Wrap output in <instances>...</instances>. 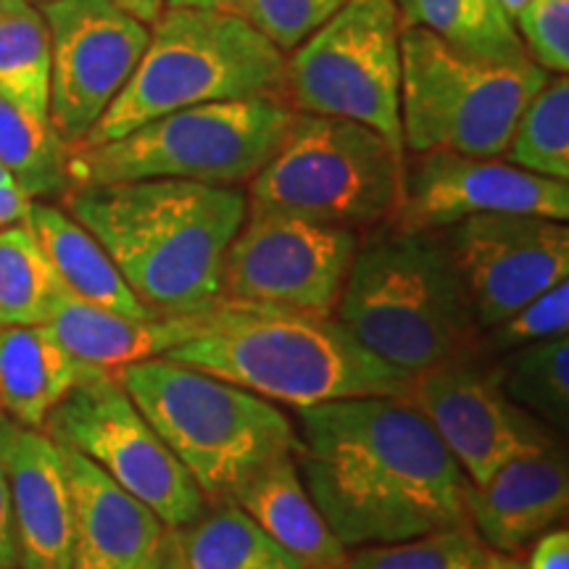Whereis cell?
<instances>
[{
  "label": "cell",
  "mask_w": 569,
  "mask_h": 569,
  "mask_svg": "<svg viewBox=\"0 0 569 569\" xmlns=\"http://www.w3.org/2000/svg\"><path fill=\"white\" fill-rule=\"evenodd\" d=\"M296 411L303 486L346 549L472 528V482L407 398H340Z\"/></svg>",
  "instance_id": "1"
},
{
  "label": "cell",
  "mask_w": 569,
  "mask_h": 569,
  "mask_svg": "<svg viewBox=\"0 0 569 569\" xmlns=\"http://www.w3.org/2000/svg\"><path fill=\"white\" fill-rule=\"evenodd\" d=\"M61 201L153 315H206L222 303L227 248L248 217V196L238 184H80Z\"/></svg>",
  "instance_id": "2"
},
{
  "label": "cell",
  "mask_w": 569,
  "mask_h": 569,
  "mask_svg": "<svg viewBox=\"0 0 569 569\" xmlns=\"http://www.w3.org/2000/svg\"><path fill=\"white\" fill-rule=\"evenodd\" d=\"M163 359L293 409L340 398H407L411 388V375L377 359L336 317L274 306L219 303Z\"/></svg>",
  "instance_id": "3"
},
{
  "label": "cell",
  "mask_w": 569,
  "mask_h": 569,
  "mask_svg": "<svg viewBox=\"0 0 569 569\" xmlns=\"http://www.w3.org/2000/svg\"><path fill=\"white\" fill-rule=\"evenodd\" d=\"M336 319L407 375L478 356L482 330L438 230L375 227L359 238Z\"/></svg>",
  "instance_id": "4"
},
{
  "label": "cell",
  "mask_w": 569,
  "mask_h": 569,
  "mask_svg": "<svg viewBox=\"0 0 569 569\" xmlns=\"http://www.w3.org/2000/svg\"><path fill=\"white\" fill-rule=\"evenodd\" d=\"M284 53L240 13L163 9L146 51L103 117L74 148H92L190 106L280 98Z\"/></svg>",
  "instance_id": "5"
},
{
  "label": "cell",
  "mask_w": 569,
  "mask_h": 569,
  "mask_svg": "<svg viewBox=\"0 0 569 569\" xmlns=\"http://www.w3.org/2000/svg\"><path fill=\"white\" fill-rule=\"evenodd\" d=\"M117 377L206 501L230 496L256 469L301 448L298 427L277 403L201 369L159 356Z\"/></svg>",
  "instance_id": "6"
},
{
  "label": "cell",
  "mask_w": 569,
  "mask_h": 569,
  "mask_svg": "<svg viewBox=\"0 0 569 569\" xmlns=\"http://www.w3.org/2000/svg\"><path fill=\"white\" fill-rule=\"evenodd\" d=\"M293 109L282 98L190 106L92 148L69 146L71 188L140 180L243 184L277 151Z\"/></svg>",
  "instance_id": "7"
},
{
  "label": "cell",
  "mask_w": 569,
  "mask_h": 569,
  "mask_svg": "<svg viewBox=\"0 0 569 569\" xmlns=\"http://www.w3.org/2000/svg\"><path fill=\"white\" fill-rule=\"evenodd\" d=\"M403 163L365 124L293 111L277 151L248 180V209L375 230L401 206Z\"/></svg>",
  "instance_id": "8"
},
{
  "label": "cell",
  "mask_w": 569,
  "mask_h": 569,
  "mask_svg": "<svg viewBox=\"0 0 569 569\" xmlns=\"http://www.w3.org/2000/svg\"><path fill=\"white\" fill-rule=\"evenodd\" d=\"M546 80L549 71L532 59H478L422 27H401L403 148L501 159L519 113Z\"/></svg>",
  "instance_id": "9"
},
{
  "label": "cell",
  "mask_w": 569,
  "mask_h": 569,
  "mask_svg": "<svg viewBox=\"0 0 569 569\" xmlns=\"http://www.w3.org/2000/svg\"><path fill=\"white\" fill-rule=\"evenodd\" d=\"M401 17L396 0H348L293 48L284 84L296 111L351 119L407 159L401 130Z\"/></svg>",
  "instance_id": "10"
},
{
  "label": "cell",
  "mask_w": 569,
  "mask_h": 569,
  "mask_svg": "<svg viewBox=\"0 0 569 569\" xmlns=\"http://www.w3.org/2000/svg\"><path fill=\"white\" fill-rule=\"evenodd\" d=\"M42 432L101 467L117 486L146 503L167 530L190 525L209 503L134 407L117 372L84 369L77 386L48 415Z\"/></svg>",
  "instance_id": "11"
},
{
  "label": "cell",
  "mask_w": 569,
  "mask_h": 569,
  "mask_svg": "<svg viewBox=\"0 0 569 569\" xmlns=\"http://www.w3.org/2000/svg\"><path fill=\"white\" fill-rule=\"evenodd\" d=\"M359 248V232L248 209L222 269V303L274 306L332 317Z\"/></svg>",
  "instance_id": "12"
},
{
  "label": "cell",
  "mask_w": 569,
  "mask_h": 569,
  "mask_svg": "<svg viewBox=\"0 0 569 569\" xmlns=\"http://www.w3.org/2000/svg\"><path fill=\"white\" fill-rule=\"evenodd\" d=\"M40 11L51 34L48 119L59 138L74 146L132 77L151 27L113 0H51Z\"/></svg>",
  "instance_id": "13"
},
{
  "label": "cell",
  "mask_w": 569,
  "mask_h": 569,
  "mask_svg": "<svg viewBox=\"0 0 569 569\" xmlns=\"http://www.w3.org/2000/svg\"><path fill=\"white\" fill-rule=\"evenodd\" d=\"M407 401L430 422L472 486L522 453L557 443L549 427L503 393L496 365L478 356L411 377Z\"/></svg>",
  "instance_id": "14"
},
{
  "label": "cell",
  "mask_w": 569,
  "mask_h": 569,
  "mask_svg": "<svg viewBox=\"0 0 569 569\" xmlns=\"http://www.w3.org/2000/svg\"><path fill=\"white\" fill-rule=\"evenodd\" d=\"M480 330L569 277V230L538 213H478L438 230Z\"/></svg>",
  "instance_id": "15"
},
{
  "label": "cell",
  "mask_w": 569,
  "mask_h": 569,
  "mask_svg": "<svg viewBox=\"0 0 569 569\" xmlns=\"http://www.w3.org/2000/svg\"><path fill=\"white\" fill-rule=\"evenodd\" d=\"M478 213H538L569 219V182L538 177L501 159L451 151L407 153L403 198L388 224L446 230Z\"/></svg>",
  "instance_id": "16"
},
{
  "label": "cell",
  "mask_w": 569,
  "mask_h": 569,
  "mask_svg": "<svg viewBox=\"0 0 569 569\" xmlns=\"http://www.w3.org/2000/svg\"><path fill=\"white\" fill-rule=\"evenodd\" d=\"M61 453L74 503L69 569L159 567L167 543L161 519L82 453L67 446H61Z\"/></svg>",
  "instance_id": "17"
},
{
  "label": "cell",
  "mask_w": 569,
  "mask_h": 569,
  "mask_svg": "<svg viewBox=\"0 0 569 569\" xmlns=\"http://www.w3.org/2000/svg\"><path fill=\"white\" fill-rule=\"evenodd\" d=\"M569 475L553 443L496 469L469 493V525L496 553L515 557L567 517Z\"/></svg>",
  "instance_id": "18"
},
{
  "label": "cell",
  "mask_w": 569,
  "mask_h": 569,
  "mask_svg": "<svg viewBox=\"0 0 569 569\" xmlns=\"http://www.w3.org/2000/svg\"><path fill=\"white\" fill-rule=\"evenodd\" d=\"M9 469L19 569H69L74 503L61 446L17 425Z\"/></svg>",
  "instance_id": "19"
},
{
  "label": "cell",
  "mask_w": 569,
  "mask_h": 569,
  "mask_svg": "<svg viewBox=\"0 0 569 569\" xmlns=\"http://www.w3.org/2000/svg\"><path fill=\"white\" fill-rule=\"evenodd\" d=\"M206 315L138 319L82 301L71 290L61 288L46 325L74 356L77 365L101 372H119L138 361L159 359L190 340L203 327Z\"/></svg>",
  "instance_id": "20"
},
{
  "label": "cell",
  "mask_w": 569,
  "mask_h": 569,
  "mask_svg": "<svg viewBox=\"0 0 569 569\" xmlns=\"http://www.w3.org/2000/svg\"><path fill=\"white\" fill-rule=\"evenodd\" d=\"M230 498L267 536L293 553L303 569L346 567L348 549L336 538L315 498L306 490L293 453H284L256 469L232 488Z\"/></svg>",
  "instance_id": "21"
},
{
  "label": "cell",
  "mask_w": 569,
  "mask_h": 569,
  "mask_svg": "<svg viewBox=\"0 0 569 569\" xmlns=\"http://www.w3.org/2000/svg\"><path fill=\"white\" fill-rule=\"evenodd\" d=\"M84 369L48 325H0V409L17 425L42 430Z\"/></svg>",
  "instance_id": "22"
},
{
  "label": "cell",
  "mask_w": 569,
  "mask_h": 569,
  "mask_svg": "<svg viewBox=\"0 0 569 569\" xmlns=\"http://www.w3.org/2000/svg\"><path fill=\"white\" fill-rule=\"evenodd\" d=\"M30 224L38 234L42 251L48 253L51 264L63 282L82 301L103 306L117 315L151 319L159 317L138 301L122 272L84 227L71 219L61 206L32 201Z\"/></svg>",
  "instance_id": "23"
},
{
  "label": "cell",
  "mask_w": 569,
  "mask_h": 569,
  "mask_svg": "<svg viewBox=\"0 0 569 569\" xmlns=\"http://www.w3.org/2000/svg\"><path fill=\"white\" fill-rule=\"evenodd\" d=\"M169 543L188 569H303L230 496L213 498L201 517L169 530Z\"/></svg>",
  "instance_id": "24"
},
{
  "label": "cell",
  "mask_w": 569,
  "mask_h": 569,
  "mask_svg": "<svg viewBox=\"0 0 569 569\" xmlns=\"http://www.w3.org/2000/svg\"><path fill=\"white\" fill-rule=\"evenodd\" d=\"M396 9L407 27H422L461 53L503 63L530 59L498 0H396Z\"/></svg>",
  "instance_id": "25"
},
{
  "label": "cell",
  "mask_w": 569,
  "mask_h": 569,
  "mask_svg": "<svg viewBox=\"0 0 569 569\" xmlns=\"http://www.w3.org/2000/svg\"><path fill=\"white\" fill-rule=\"evenodd\" d=\"M0 92L19 109L51 122V34L32 0L0 3Z\"/></svg>",
  "instance_id": "26"
},
{
  "label": "cell",
  "mask_w": 569,
  "mask_h": 569,
  "mask_svg": "<svg viewBox=\"0 0 569 569\" xmlns=\"http://www.w3.org/2000/svg\"><path fill=\"white\" fill-rule=\"evenodd\" d=\"M67 159L69 146L51 122L19 109L0 92V169L32 201L67 193L71 188Z\"/></svg>",
  "instance_id": "27"
},
{
  "label": "cell",
  "mask_w": 569,
  "mask_h": 569,
  "mask_svg": "<svg viewBox=\"0 0 569 569\" xmlns=\"http://www.w3.org/2000/svg\"><path fill=\"white\" fill-rule=\"evenodd\" d=\"M503 393L528 415L567 432L569 425V338L553 336L503 353L496 365Z\"/></svg>",
  "instance_id": "28"
},
{
  "label": "cell",
  "mask_w": 569,
  "mask_h": 569,
  "mask_svg": "<svg viewBox=\"0 0 569 569\" xmlns=\"http://www.w3.org/2000/svg\"><path fill=\"white\" fill-rule=\"evenodd\" d=\"M61 288L30 219L0 230V325H46Z\"/></svg>",
  "instance_id": "29"
},
{
  "label": "cell",
  "mask_w": 569,
  "mask_h": 569,
  "mask_svg": "<svg viewBox=\"0 0 569 569\" xmlns=\"http://www.w3.org/2000/svg\"><path fill=\"white\" fill-rule=\"evenodd\" d=\"M503 161L549 180L569 182V80L549 74L519 113Z\"/></svg>",
  "instance_id": "30"
},
{
  "label": "cell",
  "mask_w": 569,
  "mask_h": 569,
  "mask_svg": "<svg viewBox=\"0 0 569 569\" xmlns=\"http://www.w3.org/2000/svg\"><path fill=\"white\" fill-rule=\"evenodd\" d=\"M493 553L472 528H448L396 543L359 546L343 569H488Z\"/></svg>",
  "instance_id": "31"
},
{
  "label": "cell",
  "mask_w": 569,
  "mask_h": 569,
  "mask_svg": "<svg viewBox=\"0 0 569 569\" xmlns=\"http://www.w3.org/2000/svg\"><path fill=\"white\" fill-rule=\"evenodd\" d=\"M569 332V280L553 284L543 293L522 303L515 315L482 332V348L493 353H509L515 348L538 340L567 336Z\"/></svg>",
  "instance_id": "32"
},
{
  "label": "cell",
  "mask_w": 569,
  "mask_h": 569,
  "mask_svg": "<svg viewBox=\"0 0 569 569\" xmlns=\"http://www.w3.org/2000/svg\"><path fill=\"white\" fill-rule=\"evenodd\" d=\"M348 0H243L246 17L277 51H293L330 21Z\"/></svg>",
  "instance_id": "33"
},
{
  "label": "cell",
  "mask_w": 569,
  "mask_h": 569,
  "mask_svg": "<svg viewBox=\"0 0 569 569\" xmlns=\"http://www.w3.org/2000/svg\"><path fill=\"white\" fill-rule=\"evenodd\" d=\"M525 51L549 74L569 71V0H530L515 19Z\"/></svg>",
  "instance_id": "34"
},
{
  "label": "cell",
  "mask_w": 569,
  "mask_h": 569,
  "mask_svg": "<svg viewBox=\"0 0 569 569\" xmlns=\"http://www.w3.org/2000/svg\"><path fill=\"white\" fill-rule=\"evenodd\" d=\"M17 422L0 409V569H19L17 528H13V501H11V443Z\"/></svg>",
  "instance_id": "35"
},
{
  "label": "cell",
  "mask_w": 569,
  "mask_h": 569,
  "mask_svg": "<svg viewBox=\"0 0 569 569\" xmlns=\"http://www.w3.org/2000/svg\"><path fill=\"white\" fill-rule=\"evenodd\" d=\"M528 569H569V532L565 528L546 530L532 540Z\"/></svg>",
  "instance_id": "36"
},
{
  "label": "cell",
  "mask_w": 569,
  "mask_h": 569,
  "mask_svg": "<svg viewBox=\"0 0 569 569\" xmlns=\"http://www.w3.org/2000/svg\"><path fill=\"white\" fill-rule=\"evenodd\" d=\"M32 198L17 182H0V230L30 219Z\"/></svg>",
  "instance_id": "37"
},
{
  "label": "cell",
  "mask_w": 569,
  "mask_h": 569,
  "mask_svg": "<svg viewBox=\"0 0 569 569\" xmlns=\"http://www.w3.org/2000/svg\"><path fill=\"white\" fill-rule=\"evenodd\" d=\"M113 3H117L122 11L130 13V17L140 19L142 24H148V27L159 19V13L163 9H167V0H113Z\"/></svg>",
  "instance_id": "38"
},
{
  "label": "cell",
  "mask_w": 569,
  "mask_h": 569,
  "mask_svg": "<svg viewBox=\"0 0 569 569\" xmlns=\"http://www.w3.org/2000/svg\"><path fill=\"white\" fill-rule=\"evenodd\" d=\"M167 9H198V11L240 13V11H243V0H167Z\"/></svg>",
  "instance_id": "39"
},
{
  "label": "cell",
  "mask_w": 569,
  "mask_h": 569,
  "mask_svg": "<svg viewBox=\"0 0 569 569\" xmlns=\"http://www.w3.org/2000/svg\"><path fill=\"white\" fill-rule=\"evenodd\" d=\"M159 569H188L182 565V559L177 557L174 546L169 543V536H167V543H163V551H161V561H159Z\"/></svg>",
  "instance_id": "40"
},
{
  "label": "cell",
  "mask_w": 569,
  "mask_h": 569,
  "mask_svg": "<svg viewBox=\"0 0 569 569\" xmlns=\"http://www.w3.org/2000/svg\"><path fill=\"white\" fill-rule=\"evenodd\" d=\"M488 569H528V567L519 565L515 557H507V553H493V559H490Z\"/></svg>",
  "instance_id": "41"
},
{
  "label": "cell",
  "mask_w": 569,
  "mask_h": 569,
  "mask_svg": "<svg viewBox=\"0 0 569 569\" xmlns=\"http://www.w3.org/2000/svg\"><path fill=\"white\" fill-rule=\"evenodd\" d=\"M498 3L503 6V11H507L509 17H511V21H515V19L519 17V13L525 11V6H528L530 0H498Z\"/></svg>",
  "instance_id": "42"
},
{
  "label": "cell",
  "mask_w": 569,
  "mask_h": 569,
  "mask_svg": "<svg viewBox=\"0 0 569 569\" xmlns=\"http://www.w3.org/2000/svg\"><path fill=\"white\" fill-rule=\"evenodd\" d=\"M0 182H13V180H11V177L3 172V169H0Z\"/></svg>",
  "instance_id": "43"
},
{
  "label": "cell",
  "mask_w": 569,
  "mask_h": 569,
  "mask_svg": "<svg viewBox=\"0 0 569 569\" xmlns=\"http://www.w3.org/2000/svg\"><path fill=\"white\" fill-rule=\"evenodd\" d=\"M32 3H40L42 6V3H51V0H32Z\"/></svg>",
  "instance_id": "44"
},
{
  "label": "cell",
  "mask_w": 569,
  "mask_h": 569,
  "mask_svg": "<svg viewBox=\"0 0 569 569\" xmlns=\"http://www.w3.org/2000/svg\"><path fill=\"white\" fill-rule=\"evenodd\" d=\"M153 569H159V567H153Z\"/></svg>",
  "instance_id": "45"
},
{
  "label": "cell",
  "mask_w": 569,
  "mask_h": 569,
  "mask_svg": "<svg viewBox=\"0 0 569 569\" xmlns=\"http://www.w3.org/2000/svg\"><path fill=\"white\" fill-rule=\"evenodd\" d=\"M0 3H3V0H0Z\"/></svg>",
  "instance_id": "46"
}]
</instances>
